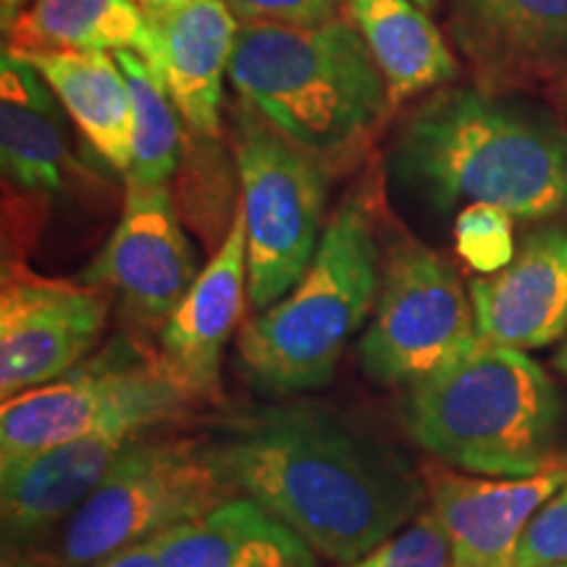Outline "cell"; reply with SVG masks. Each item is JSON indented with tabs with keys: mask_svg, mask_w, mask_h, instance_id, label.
I'll return each mask as SVG.
<instances>
[{
	"mask_svg": "<svg viewBox=\"0 0 567 567\" xmlns=\"http://www.w3.org/2000/svg\"><path fill=\"white\" fill-rule=\"evenodd\" d=\"M216 452L237 492L342 567L405 528L429 494L400 457L313 405L234 417Z\"/></svg>",
	"mask_w": 567,
	"mask_h": 567,
	"instance_id": "cell-1",
	"label": "cell"
},
{
	"mask_svg": "<svg viewBox=\"0 0 567 567\" xmlns=\"http://www.w3.org/2000/svg\"><path fill=\"white\" fill-rule=\"evenodd\" d=\"M392 168L436 210L494 205L515 221L567 210V132L542 105L446 90L413 113Z\"/></svg>",
	"mask_w": 567,
	"mask_h": 567,
	"instance_id": "cell-2",
	"label": "cell"
},
{
	"mask_svg": "<svg viewBox=\"0 0 567 567\" xmlns=\"http://www.w3.org/2000/svg\"><path fill=\"white\" fill-rule=\"evenodd\" d=\"M229 80L255 116L342 174L371 151L394 103L354 21L239 24Z\"/></svg>",
	"mask_w": 567,
	"mask_h": 567,
	"instance_id": "cell-3",
	"label": "cell"
},
{
	"mask_svg": "<svg viewBox=\"0 0 567 567\" xmlns=\"http://www.w3.org/2000/svg\"><path fill=\"white\" fill-rule=\"evenodd\" d=\"M381 224V182L371 172L329 216L300 281L245 326L239 360L268 392H308L334 379L347 342L379 297Z\"/></svg>",
	"mask_w": 567,
	"mask_h": 567,
	"instance_id": "cell-4",
	"label": "cell"
},
{
	"mask_svg": "<svg viewBox=\"0 0 567 567\" xmlns=\"http://www.w3.org/2000/svg\"><path fill=\"white\" fill-rule=\"evenodd\" d=\"M408 434L439 463L488 478H526L563 455V400L523 350L478 339L463 358L405 389Z\"/></svg>",
	"mask_w": 567,
	"mask_h": 567,
	"instance_id": "cell-5",
	"label": "cell"
},
{
	"mask_svg": "<svg viewBox=\"0 0 567 567\" xmlns=\"http://www.w3.org/2000/svg\"><path fill=\"white\" fill-rule=\"evenodd\" d=\"M234 494L237 486L224 471L216 444L142 434L90 499L55 530L53 547L24 551L55 567H92L210 513Z\"/></svg>",
	"mask_w": 567,
	"mask_h": 567,
	"instance_id": "cell-6",
	"label": "cell"
},
{
	"mask_svg": "<svg viewBox=\"0 0 567 567\" xmlns=\"http://www.w3.org/2000/svg\"><path fill=\"white\" fill-rule=\"evenodd\" d=\"M193 405V396L161 371L155 354L126 337L113 339L63 379L3 402L0 467L80 439L147 434L179 421Z\"/></svg>",
	"mask_w": 567,
	"mask_h": 567,
	"instance_id": "cell-7",
	"label": "cell"
},
{
	"mask_svg": "<svg viewBox=\"0 0 567 567\" xmlns=\"http://www.w3.org/2000/svg\"><path fill=\"white\" fill-rule=\"evenodd\" d=\"M476 313L460 276L384 213L381 284L373 318L360 339L365 375L413 389L478 344Z\"/></svg>",
	"mask_w": 567,
	"mask_h": 567,
	"instance_id": "cell-8",
	"label": "cell"
},
{
	"mask_svg": "<svg viewBox=\"0 0 567 567\" xmlns=\"http://www.w3.org/2000/svg\"><path fill=\"white\" fill-rule=\"evenodd\" d=\"M237 168L247 226V297L264 313L289 295L313 260L329 172L250 109L237 126Z\"/></svg>",
	"mask_w": 567,
	"mask_h": 567,
	"instance_id": "cell-9",
	"label": "cell"
},
{
	"mask_svg": "<svg viewBox=\"0 0 567 567\" xmlns=\"http://www.w3.org/2000/svg\"><path fill=\"white\" fill-rule=\"evenodd\" d=\"M111 292L48 279L6 260L0 289V396L53 384L87 360L109 323Z\"/></svg>",
	"mask_w": 567,
	"mask_h": 567,
	"instance_id": "cell-10",
	"label": "cell"
},
{
	"mask_svg": "<svg viewBox=\"0 0 567 567\" xmlns=\"http://www.w3.org/2000/svg\"><path fill=\"white\" fill-rule=\"evenodd\" d=\"M197 274L195 247L176 218L168 184H126L122 218L80 281L116 295L134 331L161 334Z\"/></svg>",
	"mask_w": 567,
	"mask_h": 567,
	"instance_id": "cell-11",
	"label": "cell"
},
{
	"mask_svg": "<svg viewBox=\"0 0 567 567\" xmlns=\"http://www.w3.org/2000/svg\"><path fill=\"white\" fill-rule=\"evenodd\" d=\"M431 509L450 538L455 567H515L536 509L567 486V452L526 478H478L444 463L423 467Z\"/></svg>",
	"mask_w": 567,
	"mask_h": 567,
	"instance_id": "cell-12",
	"label": "cell"
},
{
	"mask_svg": "<svg viewBox=\"0 0 567 567\" xmlns=\"http://www.w3.org/2000/svg\"><path fill=\"white\" fill-rule=\"evenodd\" d=\"M247 297V226L237 205L221 245L158 334L161 371L195 402L218 394L224 347L243 321Z\"/></svg>",
	"mask_w": 567,
	"mask_h": 567,
	"instance_id": "cell-13",
	"label": "cell"
},
{
	"mask_svg": "<svg viewBox=\"0 0 567 567\" xmlns=\"http://www.w3.org/2000/svg\"><path fill=\"white\" fill-rule=\"evenodd\" d=\"M484 342L542 350L567 337V224L530 231L513 264L471 284Z\"/></svg>",
	"mask_w": 567,
	"mask_h": 567,
	"instance_id": "cell-14",
	"label": "cell"
},
{
	"mask_svg": "<svg viewBox=\"0 0 567 567\" xmlns=\"http://www.w3.org/2000/svg\"><path fill=\"white\" fill-rule=\"evenodd\" d=\"M137 436L103 434L80 439L0 467V520L6 549L24 551L51 538L103 484L122 452Z\"/></svg>",
	"mask_w": 567,
	"mask_h": 567,
	"instance_id": "cell-15",
	"label": "cell"
},
{
	"mask_svg": "<svg viewBox=\"0 0 567 567\" xmlns=\"http://www.w3.org/2000/svg\"><path fill=\"white\" fill-rule=\"evenodd\" d=\"M457 45L494 84L567 76V0H450Z\"/></svg>",
	"mask_w": 567,
	"mask_h": 567,
	"instance_id": "cell-16",
	"label": "cell"
},
{
	"mask_svg": "<svg viewBox=\"0 0 567 567\" xmlns=\"http://www.w3.org/2000/svg\"><path fill=\"white\" fill-rule=\"evenodd\" d=\"M155 30L158 61L155 69L184 124L197 134H218L221 124L224 74L237 42L239 21L226 0H189L168 13Z\"/></svg>",
	"mask_w": 567,
	"mask_h": 567,
	"instance_id": "cell-17",
	"label": "cell"
},
{
	"mask_svg": "<svg viewBox=\"0 0 567 567\" xmlns=\"http://www.w3.org/2000/svg\"><path fill=\"white\" fill-rule=\"evenodd\" d=\"M161 567H318L316 551L250 496L158 536Z\"/></svg>",
	"mask_w": 567,
	"mask_h": 567,
	"instance_id": "cell-18",
	"label": "cell"
},
{
	"mask_svg": "<svg viewBox=\"0 0 567 567\" xmlns=\"http://www.w3.org/2000/svg\"><path fill=\"white\" fill-rule=\"evenodd\" d=\"M55 92L11 48L0 59V158L3 176L27 193H63L76 161L69 153Z\"/></svg>",
	"mask_w": 567,
	"mask_h": 567,
	"instance_id": "cell-19",
	"label": "cell"
},
{
	"mask_svg": "<svg viewBox=\"0 0 567 567\" xmlns=\"http://www.w3.org/2000/svg\"><path fill=\"white\" fill-rule=\"evenodd\" d=\"M17 53L48 82L101 158L118 174H130L134 111L130 82L116 55L105 51Z\"/></svg>",
	"mask_w": 567,
	"mask_h": 567,
	"instance_id": "cell-20",
	"label": "cell"
},
{
	"mask_svg": "<svg viewBox=\"0 0 567 567\" xmlns=\"http://www.w3.org/2000/svg\"><path fill=\"white\" fill-rule=\"evenodd\" d=\"M6 42L24 53L132 51L158 61L155 30L134 0H32Z\"/></svg>",
	"mask_w": 567,
	"mask_h": 567,
	"instance_id": "cell-21",
	"label": "cell"
},
{
	"mask_svg": "<svg viewBox=\"0 0 567 567\" xmlns=\"http://www.w3.org/2000/svg\"><path fill=\"white\" fill-rule=\"evenodd\" d=\"M375 63L389 84L394 105L455 80L457 61L413 0H347Z\"/></svg>",
	"mask_w": 567,
	"mask_h": 567,
	"instance_id": "cell-22",
	"label": "cell"
},
{
	"mask_svg": "<svg viewBox=\"0 0 567 567\" xmlns=\"http://www.w3.org/2000/svg\"><path fill=\"white\" fill-rule=\"evenodd\" d=\"M113 55L130 82L134 111L132 168L126 184H168L179 163L182 113L176 111L166 82L151 61L132 51Z\"/></svg>",
	"mask_w": 567,
	"mask_h": 567,
	"instance_id": "cell-23",
	"label": "cell"
},
{
	"mask_svg": "<svg viewBox=\"0 0 567 567\" xmlns=\"http://www.w3.org/2000/svg\"><path fill=\"white\" fill-rule=\"evenodd\" d=\"M509 213L494 205H465L455 218V247L467 268L492 276L515 258V237Z\"/></svg>",
	"mask_w": 567,
	"mask_h": 567,
	"instance_id": "cell-24",
	"label": "cell"
},
{
	"mask_svg": "<svg viewBox=\"0 0 567 567\" xmlns=\"http://www.w3.org/2000/svg\"><path fill=\"white\" fill-rule=\"evenodd\" d=\"M344 567H455V559L434 509H425L405 528Z\"/></svg>",
	"mask_w": 567,
	"mask_h": 567,
	"instance_id": "cell-25",
	"label": "cell"
},
{
	"mask_svg": "<svg viewBox=\"0 0 567 567\" xmlns=\"http://www.w3.org/2000/svg\"><path fill=\"white\" fill-rule=\"evenodd\" d=\"M557 565H567V486L536 509L523 530L515 555V567Z\"/></svg>",
	"mask_w": 567,
	"mask_h": 567,
	"instance_id": "cell-26",
	"label": "cell"
},
{
	"mask_svg": "<svg viewBox=\"0 0 567 567\" xmlns=\"http://www.w3.org/2000/svg\"><path fill=\"white\" fill-rule=\"evenodd\" d=\"M239 24L318 27L342 19L344 0H226Z\"/></svg>",
	"mask_w": 567,
	"mask_h": 567,
	"instance_id": "cell-27",
	"label": "cell"
},
{
	"mask_svg": "<svg viewBox=\"0 0 567 567\" xmlns=\"http://www.w3.org/2000/svg\"><path fill=\"white\" fill-rule=\"evenodd\" d=\"M92 567H161L158 565V538H151V542H142L137 547L122 549L116 555L103 559V563Z\"/></svg>",
	"mask_w": 567,
	"mask_h": 567,
	"instance_id": "cell-28",
	"label": "cell"
},
{
	"mask_svg": "<svg viewBox=\"0 0 567 567\" xmlns=\"http://www.w3.org/2000/svg\"><path fill=\"white\" fill-rule=\"evenodd\" d=\"M189 0H140V9L145 11V17L151 19V24H158L161 19H166L168 13H174L182 6H187Z\"/></svg>",
	"mask_w": 567,
	"mask_h": 567,
	"instance_id": "cell-29",
	"label": "cell"
},
{
	"mask_svg": "<svg viewBox=\"0 0 567 567\" xmlns=\"http://www.w3.org/2000/svg\"><path fill=\"white\" fill-rule=\"evenodd\" d=\"M32 0H0V17H3V34L11 30L13 21L27 11Z\"/></svg>",
	"mask_w": 567,
	"mask_h": 567,
	"instance_id": "cell-30",
	"label": "cell"
},
{
	"mask_svg": "<svg viewBox=\"0 0 567 567\" xmlns=\"http://www.w3.org/2000/svg\"><path fill=\"white\" fill-rule=\"evenodd\" d=\"M3 567H55L48 563V559H42L38 555H32V551H9L3 559Z\"/></svg>",
	"mask_w": 567,
	"mask_h": 567,
	"instance_id": "cell-31",
	"label": "cell"
},
{
	"mask_svg": "<svg viewBox=\"0 0 567 567\" xmlns=\"http://www.w3.org/2000/svg\"><path fill=\"white\" fill-rule=\"evenodd\" d=\"M555 368H557L559 373H565V375H567V337H565L563 347H559L557 354H555Z\"/></svg>",
	"mask_w": 567,
	"mask_h": 567,
	"instance_id": "cell-32",
	"label": "cell"
},
{
	"mask_svg": "<svg viewBox=\"0 0 567 567\" xmlns=\"http://www.w3.org/2000/svg\"><path fill=\"white\" fill-rule=\"evenodd\" d=\"M413 3H415V6H421V9H429V6L434 3V0H413Z\"/></svg>",
	"mask_w": 567,
	"mask_h": 567,
	"instance_id": "cell-33",
	"label": "cell"
},
{
	"mask_svg": "<svg viewBox=\"0 0 567 567\" xmlns=\"http://www.w3.org/2000/svg\"><path fill=\"white\" fill-rule=\"evenodd\" d=\"M557 567H567V565H557Z\"/></svg>",
	"mask_w": 567,
	"mask_h": 567,
	"instance_id": "cell-34",
	"label": "cell"
},
{
	"mask_svg": "<svg viewBox=\"0 0 567 567\" xmlns=\"http://www.w3.org/2000/svg\"><path fill=\"white\" fill-rule=\"evenodd\" d=\"M134 3H140V0H134Z\"/></svg>",
	"mask_w": 567,
	"mask_h": 567,
	"instance_id": "cell-35",
	"label": "cell"
}]
</instances>
